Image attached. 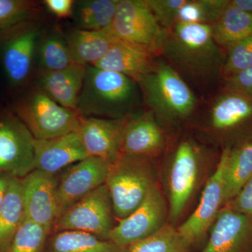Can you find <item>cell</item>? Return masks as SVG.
<instances>
[{"mask_svg":"<svg viewBox=\"0 0 252 252\" xmlns=\"http://www.w3.org/2000/svg\"><path fill=\"white\" fill-rule=\"evenodd\" d=\"M203 154L191 139L180 141L172 152L169 177V216L172 221L180 218L193 193Z\"/></svg>","mask_w":252,"mask_h":252,"instance_id":"7c38bea8","label":"cell"},{"mask_svg":"<svg viewBox=\"0 0 252 252\" xmlns=\"http://www.w3.org/2000/svg\"><path fill=\"white\" fill-rule=\"evenodd\" d=\"M13 112L36 140H46L77 131L82 115L65 108L36 86L18 99Z\"/></svg>","mask_w":252,"mask_h":252,"instance_id":"5b68a950","label":"cell"},{"mask_svg":"<svg viewBox=\"0 0 252 252\" xmlns=\"http://www.w3.org/2000/svg\"><path fill=\"white\" fill-rule=\"evenodd\" d=\"M168 214L166 201L156 182L143 203L114 226L109 240L129 248L161 229L167 223Z\"/></svg>","mask_w":252,"mask_h":252,"instance_id":"8fae6325","label":"cell"},{"mask_svg":"<svg viewBox=\"0 0 252 252\" xmlns=\"http://www.w3.org/2000/svg\"><path fill=\"white\" fill-rule=\"evenodd\" d=\"M220 88L252 95V65L231 77L222 79Z\"/></svg>","mask_w":252,"mask_h":252,"instance_id":"e575fe53","label":"cell"},{"mask_svg":"<svg viewBox=\"0 0 252 252\" xmlns=\"http://www.w3.org/2000/svg\"><path fill=\"white\" fill-rule=\"evenodd\" d=\"M204 109L207 129L217 137L234 140L233 146L252 137V94L220 88Z\"/></svg>","mask_w":252,"mask_h":252,"instance_id":"8992f818","label":"cell"},{"mask_svg":"<svg viewBox=\"0 0 252 252\" xmlns=\"http://www.w3.org/2000/svg\"><path fill=\"white\" fill-rule=\"evenodd\" d=\"M141 99L140 87L133 79L86 65L77 110L84 117L122 119L138 112Z\"/></svg>","mask_w":252,"mask_h":252,"instance_id":"3957f363","label":"cell"},{"mask_svg":"<svg viewBox=\"0 0 252 252\" xmlns=\"http://www.w3.org/2000/svg\"><path fill=\"white\" fill-rule=\"evenodd\" d=\"M147 1L160 27L169 32L177 24L179 11L186 0H147Z\"/></svg>","mask_w":252,"mask_h":252,"instance_id":"836d02e7","label":"cell"},{"mask_svg":"<svg viewBox=\"0 0 252 252\" xmlns=\"http://www.w3.org/2000/svg\"><path fill=\"white\" fill-rule=\"evenodd\" d=\"M40 36L34 20L0 33L1 64L11 85L22 86L29 80Z\"/></svg>","mask_w":252,"mask_h":252,"instance_id":"9c48e42d","label":"cell"},{"mask_svg":"<svg viewBox=\"0 0 252 252\" xmlns=\"http://www.w3.org/2000/svg\"><path fill=\"white\" fill-rule=\"evenodd\" d=\"M119 0H84L74 2L73 15L78 29L105 31L111 26Z\"/></svg>","mask_w":252,"mask_h":252,"instance_id":"4316f807","label":"cell"},{"mask_svg":"<svg viewBox=\"0 0 252 252\" xmlns=\"http://www.w3.org/2000/svg\"><path fill=\"white\" fill-rule=\"evenodd\" d=\"M166 147L165 132L149 110L145 109L129 117L123 134L121 154L152 158L162 154Z\"/></svg>","mask_w":252,"mask_h":252,"instance_id":"ac0fdd59","label":"cell"},{"mask_svg":"<svg viewBox=\"0 0 252 252\" xmlns=\"http://www.w3.org/2000/svg\"><path fill=\"white\" fill-rule=\"evenodd\" d=\"M252 65V34L225 51L222 79L231 77Z\"/></svg>","mask_w":252,"mask_h":252,"instance_id":"d6a6232c","label":"cell"},{"mask_svg":"<svg viewBox=\"0 0 252 252\" xmlns=\"http://www.w3.org/2000/svg\"><path fill=\"white\" fill-rule=\"evenodd\" d=\"M73 61L94 65L103 59L117 39L106 31L76 29L65 37Z\"/></svg>","mask_w":252,"mask_h":252,"instance_id":"7402d4cb","label":"cell"},{"mask_svg":"<svg viewBox=\"0 0 252 252\" xmlns=\"http://www.w3.org/2000/svg\"><path fill=\"white\" fill-rule=\"evenodd\" d=\"M130 117L83 118L78 131L88 156L100 158L112 164L117 161L122 154L123 134Z\"/></svg>","mask_w":252,"mask_h":252,"instance_id":"e0dca14e","label":"cell"},{"mask_svg":"<svg viewBox=\"0 0 252 252\" xmlns=\"http://www.w3.org/2000/svg\"><path fill=\"white\" fill-rule=\"evenodd\" d=\"M21 180L25 218L51 232L59 217L55 175L34 170Z\"/></svg>","mask_w":252,"mask_h":252,"instance_id":"9a60e30c","label":"cell"},{"mask_svg":"<svg viewBox=\"0 0 252 252\" xmlns=\"http://www.w3.org/2000/svg\"><path fill=\"white\" fill-rule=\"evenodd\" d=\"M40 72H56L75 64L65 38L51 33L39 39L36 50Z\"/></svg>","mask_w":252,"mask_h":252,"instance_id":"83f0119b","label":"cell"},{"mask_svg":"<svg viewBox=\"0 0 252 252\" xmlns=\"http://www.w3.org/2000/svg\"><path fill=\"white\" fill-rule=\"evenodd\" d=\"M158 57L148 50L117 39L103 59L93 66L120 73L137 83L152 71Z\"/></svg>","mask_w":252,"mask_h":252,"instance_id":"ffe728a7","label":"cell"},{"mask_svg":"<svg viewBox=\"0 0 252 252\" xmlns=\"http://www.w3.org/2000/svg\"><path fill=\"white\" fill-rule=\"evenodd\" d=\"M35 170L55 175L89 157L79 131L46 140H34Z\"/></svg>","mask_w":252,"mask_h":252,"instance_id":"d6986e66","label":"cell"},{"mask_svg":"<svg viewBox=\"0 0 252 252\" xmlns=\"http://www.w3.org/2000/svg\"><path fill=\"white\" fill-rule=\"evenodd\" d=\"M202 252H252V218L226 204L211 228Z\"/></svg>","mask_w":252,"mask_h":252,"instance_id":"2e32d148","label":"cell"},{"mask_svg":"<svg viewBox=\"0 0 252 252\" xmlns=\"http://www.w3.org/2000/svg\"><path fill=\"white\" fill-rule=\"evenodd\" d=\"M229 205L235 210L252 218V177Z\"/></svg>","mask_w":252,"mask_h":252,"instance_id":"d590c367","label":"cell"},{"mask_svg":"<svg viewBox=\"0 0 252 252\" xmlns=\"http://www.w3.org/2000/svg\"><path fill=\"white\" fill-rule=\"evenodd\" d=\"M252 177V136L229 147L224 175V205Z\"/></svg>","mask_w":252,"mask_h":252,"instance_id":"603a6c76","label":"cell"},{"mask_svg":"<svg viewBox=\"0 0 252 252\" xmlns=\"http://www.w3.org/2000/svg\"><path fill=\"white\" fill-rule=\"evenodd\" d=\"M39 5L29 0H0V33L27 21L35 20Z\"/></svg>","mask_w":252,"mask_h":252,"instance_id":"1f68e13d","label":"cell"},{"mask_svg":"<svg viewBox=\"0 0 252 252\" xmlns=\"http://www.w3.org/2000/svg\"><path fill=\"white\" fill-rule=\"evenodd\" d=\"M229 147H225L213 175L207 181L197 208L177 228L189 245L199 241L212 228L224 206V175Z\"/></svg>","mask_w":252,"mask_h":252,"instance_id":"4fadbf2b","label":"cell"},{"mask_svg":"<svg viewBox=\"0 0 252 252\" xmlns=\"http://www.w3.org/2000/svg\"><path fill=\"white\" fill-rule=\"evenodd\" d=\"M24 216L22 180L11 177L0 207V252L7 251Z\"/></svg>","mask_w":252,"mask_h":252,"instance_id":"d4e9b609","label":"cell"},{"mask_svg":"<svg viewBox=\"0 0 252 252\" xmlns=\"http://www.w3.org/2000/svg\"><path fill=\"white\" fill-rule=\"evenodd\" d=\"M152 158L122 154L113 163L105 185L112 199L114 216L125 219L143 203L156 183Z\"/></svg>","mask_w":252,"mask_h":252,"instance_id":"277c9868","label":"cell"},{"mask_svg":"<svg viewBox=\"0 0 252 252\" xmlns=\"http://www.w3.org/2000/svg\"><path fill=\"white\" fill-rule=\"evenodd\" d=\"M74 2L72 0H46V7L58 18H64L72 15Z\"/></svg>","mask_w":252,"mask_h":252,"instance_id":"8d00e7d4","label":"cell"},{"mask_svg":"<svg viewBox=\"0 0 252 252\" xmlns=\"http://www.w3.org/2000/svg\"><path fill=\"white\" fill-rule=\"evenodd\" d=\"M146 109L165 131L189 120L200 109L198 94L162 58L137 81Z\"/></svg>","mask_w":252,"mask_h":252,"instance_id":"7a4b0ae2","label":"cell"},{"mask_svg":"<svg viewBox=\"0 0 252 252\" xmlns=\"http://www.w3.org/2000/svg\"><path fill=\"white\" fill-rule=\"evenodd\" d=\"M229 4L230 0H186L179 11L177 23L214 26Z\"/></svg>","mask_w":252,"mask_h":252,"instance_id":"f1b7e54d","label":"cell"},{"mask_svg":"<svg viewBox=\"0 0 252 252\" xmlns=\"http://www.w3.org/2000/svg\"><path fill=\"white\" fill-rule=\"evenodd\" d=\"M190 247L177 228L167 223L155 234L129 247V252H189Z\"/></svg>","mask_w":252,"mask_h":252,"instance_id":"f546056e","label":"cell"},{"mask_svg":"<svg viewBox=\"0 0 252 252\" xmlns=\"http://www.w3.org/2000/svg\"><path fill=\"white\" fill-rule=\"evenodd\" d=\"M112 165L100 158L88 157L69 167L61 180L57 181L59 217L69 207L104 185Z\"/></svg>","mask_w":252,"mask_h":252,"instance_id":"5bb4252c","label":"cell"},{"mask_svg":"<svg viewBox=\"0 0 252 252\" xmlns=\"http://www.w3.org/2000/svg\"><path fill=\"white\" fill-rule=\"evenodd\" d=\"M230 4L233 7L252 14V0H230Z\"/></svg>","mask_w":252,"mask_h":252,"instance_id":"74e56055","label":"cell"},{"mask_svg":"<svg viewBox=\"0 0 252 252\" xmlns=\"http://www.w3.org/2000/svg\"><path fill=\"white\" fill-rule=\"evenodd\" d=\"M160 57L200 98L208 99L220 89L225 52L214 39L212 26L177 23L167 32Z\"/></svg>","mask_w":252,"mask_h":252,"instance_id":"6da1fadb","label":"cell"},{"mask_svg":"<svg viewBox=\"0 0 252 252\" xmlns=\"http://www.w3.org/2000/svg\"><path fill=\"white\" fill-rule=\"evenodd\" d=\"M11 176L1 174L0 175V207L4 201L6 190H7L8 185Z\"/></svg>","mask_w":252,"mask_h":252,"instance_id":"f35d334b","label":"cell"},{"mask_svg":"<svg viewBox=\"0 0 252 252\" xmlns=\"http://www.w3.org/2000/svg\"><path fill=\"white\" fill-rule=\"evenodd\" d=\"M51 230L25 218L6 252H44Z\"/></svg>","mask_w":252,"mask_h":252,"instance_id":"4dcf8cb0","label":"cell"},{"mask_svg":"<svg viewBox=\"0 0 252 252\" xmlns=\"http://www.w3.org/2000/svg\"><path fill=\"white\" fill-rule=\"evenodd\" d=\"M86 66L73 64L62 70L40 72L38 87L65 108L77 110Z\"/></svg>","mask_w":252,"mask_h":252,"instance_id":"44dd1931","label":"cell"},{"mask_svg":"<svg viewBox=\"0 0 252 252\" xmlns=\"http://www.w3.org/2000/svg\"><path fill=\"white\" fill-rule=\"evenodd\" d=\"M212 29L214 39L225 52L230 46L252 35V14L229 4Z\"/></svg>","mask_w":252,"mask_h":252,"instance_id":"484cf974","label":"cell"},{"mask_svg":"<svg viewBox=\"0 0 252 252\" xmlns=\"http://www.w3.org/2000/svg\"><path fill=\"white\" fill-rule=\"evenodd\" d=\"M44 252H129V248L86 232L63 230L48 238Z\"/></svg>","mask_w":252,"mask_h":252,"instance_id":"cb8c5ba5","label":"cell"},{"mask_svg":"<svg viewBox=\"0 0 252 252\" xmlns=\"http://www.w3.org/2000/svg\"><path fill=\"white\" fill-rule=\"evenodd\" d=\"M104 31L157 56H160L167 34L158 23L147 0H119L112 23Z\"/></svg>","mask_w":252,"mask_h":252,"instance_id":"52a82bcc","label":"cell"},{"mask_svg":"<svg viewBox=\"0 0 252 252\" xmlns=\"http://www.w3.org/2000/svg\"><path fill=\"white\" fill-rule=\"evenodd\" d=\"M34 138L13 111L0 114V173L23 179L35 170Z\"/></svg>","mask_w":252,"mask_h":252,"instance_id":"30bf717a","label":"cell"},{"mask_svg":"<svg viewBox=\"0 0 252 252\" xmlns=\"http://www.w3.org/2000/svg\"><path fill=\"white\" fill-rule=\"evenodd\" d=\"M114 217L112 199L104 184L63 212L51 232L77 230L109 240L116 225Z\"/></svg>","mask_w":252,"mask_h":252,"instance_id":"ba28073f","label":"cell"}]
</instances>
